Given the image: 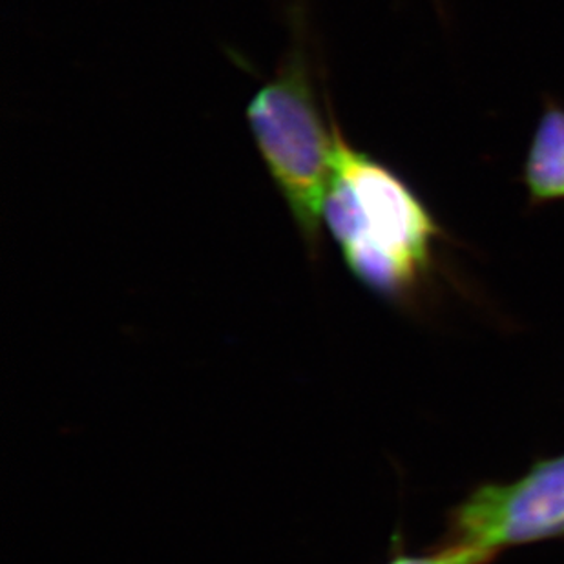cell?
<instances>
[{"mask_svg": "<svg viewBox=\"0 0 564 564\" xmlns=\"http://www.w3.org/2000/svg\"><path fill=\"white\" fill-rule=\"evenodd\" d=\"M335 141L324 227L364 288L405 302L432 271L441 225L399 172L347 141L336 119Z\"/></svg>", "mask_w": 564, "mask_h": 564, "instance_id": "6da1fadb", "label": "cell"}, {"mask_svg": "<svg viewBox=\"0 0 564 564\" xmlns=\"http://www.w3.org/2000/svg\"><path fill=\"white\" fill-rule=\"evenodd\" d=\"M300 24L276 74L247 107L256 149L293 216L305 247L318 256L325 196L333 176L335 116L325 123Z\"/></svg>", "mask_w": 564, "mask_h": 564, "instance_id": "7a4b0ae2", "label": "cell"}, {"mask_svg": "<svg viewBox=\"0 0 564 564\" xmlns=\"http://www.w3.org/2000/svg\"><path fill=\"white\" fill-rule=\"evenodd\" d=\"M564 535V455L533 464L511 485H485L452 511L449 543L496 554Z\"/></svg>", "mask_w": 564, "mask_h": 564, "instance_id": "3957f363", "label": "cell"}, {"mask_svg": "<svg viewBox=\"0 0 564 564\" xmlns=\"http://www.w3.org/2000/svg\"><path fill=\"white\" fill-rule=\"evenodd\" d=\"M522 182L530 205L564 202V108L546 99L528 149Z\"/></svg>", "mask_w": 564, "mask_h": 564, "instance_id": "277c9868", "label": "cell"}, {"mask_svg": "<svg viewBox=\"0 0 564 564\" xmlns=\"http://www.w3.org/2000/svg\"><path fill=\"white\" fill-rule=\"evenodd\" d=\"M494 552L464 546V544L447 543L444 549L430 554H399L388 564H488L494 560Z\"/></svg>", "mask_w": 564, "mask_h": 564, "instance_id": "5b68a950", "label": "cell"}, {"mask_svg": "<svg viewBox=\"0 0 564 564\" xmlns=\"http://www.w3.org/2000/svg\"><path fill=\"white\" fill-rule=\"evenodd\" d=\"M438 2H441V0H438Z\"/></svg>", "mask_w": 564, "mask_h": 564, "instance_id": "8992f818", "label": "cell"}]
</instances>
